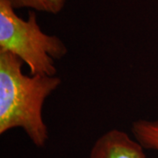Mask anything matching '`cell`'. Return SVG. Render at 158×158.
Here are the masks:
<instances>
[{"label": "cell", "instance_id": "5", "mask_svg": "<svg viewBox=\"0 0 158 158\" xmlns=\"http://www.w3.org/2000/svg\"><path fill=\"white\" fill-rule=\"evenodd\" d=\"M15 9H30L34 11L58 14L63 10L67 0H8Z\"/></svg>", "mask_w": 158, "mask_h": 158}, {"label": "cell", "instance_id": "1", "mask_svg": "<svg viewBox=\"0 0 158 158\" xmlns=\"http://www.w3.org/2000/svg\"><path fill=\"white\" fill-rule=\"evenodd\" d=\"M23 65L15 56L0 52V135L20 128L35 147L43 148L49 139L43 106L62 80L57 76L26 75Z\"/></svg>", "mask_w": 158, "mask_h": 158}, {"label": "cell", "instance_id": "4", "mask_svg": "<svg viewBox=\"0 0 158 158\" xmlns=\"http://www.w3.org/2000/svg\"><path fill=\"white\" fill-rule=\"evenodd\" d=\"M131 132L145 150H152L158 156V119H136L132 123Z\"/></svg>", "mask_w": 158, "mask_h": 158}, {"label": "cell", "instance_id": "2", "mask_svg": "<svg viewBox=\"0 0 158 158\" xmlns=\"http://www.w3.org/2000/svg\"><path fill=\"white\" fill-rule=\"evenodd\" d=\"M0 52L20 59L31 75L56 76V61L65 56L68 48L59 37L42 31L35 11L23 19L8 0H0Z\"/></svg>", "mask_w": 158, "mask_h": 158}, {"label": "cell", "instance_id": "3", "mask_svg": "<svg viewBox=\"0 0 158 158\" xmlns=\"http://www.w3.org/2000/svg\"><path fill=\"white\" fill-rule=\"evenodd\" d=\"M89 158H147L145 149L127 132L113 128L105 132L90 148Z\"/></svg>", "mask_w": 158, "mask_h": 158}]
</instances>
